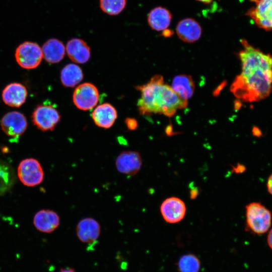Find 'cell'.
I'll list each match as a JSON object with an SVG mask.
<instances>
[{
  "mask_svg": "<svg viewBox=\"0 0 272 272\" xmlns=\"http://www.w3.org/2000/svg\"><path fill=\"white\" fill-rule=\"evenodd\" d=\"M243 49L238 53L241 72L230 90L237 98L257 101L268 96L272 90V55L266 54L241 39Z\"/></svg>",
  "mask_w": 272,
  "mask_h": 272,
  "instance_id": "cell-1",
  "label": "cell"
},
{
  "mask_svg": "<svg viewBox=\"0 0 272 272\" xmlns=\"http://www.w3.org/2000/svg\"><path fill=\"white\" fill-rule=\"evenodd\" d=\"M135 88L141 94L137 106L142 115L161 114L172 117L187 105V101L165 84L161 75L153 76L148 82Z\"/></svg>",
  "mask_w": 272,
  "mask_h": 272,
  "instance_id": "cell-2",
  "label": "cell"
},
{
  "mask_svg": "<svg viewBox=\"0 0 272 272\" xmlns=\"http://www.w3.org/2000/svg\"><path fill=\"white\" fill-rule=\"evenodd\" d=\"M246 218L248 228L255 234L265 233L271 225L270 211L259 202H251L246 206Z\"/></svg>",
  "mask_w": 272,
  "mask_h": 272,
  "instance_id": "cell-3",
  "label": "cell"
},
{
  "mask_svg": "<svg viewBox=\"0 0 272 272\" xmlns=\"http://www.w3.org/2000/svg\"><path fill=\"white\" fill-rule=\"evenodd\" d=\"M58 111L50 104H39L33 111L31 118L33 124L43 131L52 130L60 121Z\"/></svg>",
  "mask_w": 272,
  "mask_h": 272,
  "instance_id": "cell-4",
  "label": "cell"
},
{
  "mask_svg": "<svg viewBox=\"0 0 272 272\" xmlns=\"http://www.w3.org/2000/svg\"><path fill=\"white\" fill-rule=\"evenodd\" d=\"M43 57L42 49L36 43L26 41L16 49L15 58L18 64L25 69L37 67Z\"/></svg>",
  "mask_w": 272,
  "mask_h": 272,
  "instance_id": "cell-5",
  "label": "cell"
},
{
  "mask_svg": "<svg viewBox=\"0 0 272 272\" xmlns=\"http://www.w3.org/2000/svg\"><path fill=\"white\" fill-rule=\"evenodd\" d=\"M255 5L246 13L258 28L272 31V0H250Z\"/></svg>",
  "mask_w": 272,
  "mask_h": 272,
  "instance_id": "cell-6",
  "label": "cell"
},
{
  "mask_svg": "<svg viewBox=\"0 0 272 272\" xmlns=\"http://www.w3.org/2000/svg\"><path fill=\"white\" fill-rule=\"evenodd\" d=\"M18 175L23 184L28 186L39 184L44 178V172L40 163L33 158L26 159L20 162Z\"/></svg>",
  "mask_w": 272,
  "mask_h": 272,
  "instance_id": "cell-7",
  "label": "cell"
},
{
  "mask_svg": "<svg viewBox=\"0 0 272 272\" xmlns=\"http://www.w3.org/2000/svg\"><path fill=\"white\" fill-rule=\"evenodd\" d=\"M99 98L97 87L90 83L79 85L73 95V102L79 109L88 110L92 109L97 104Z\"/></svg>",
  "mask_w": 272,
  "mask_h": 272,
  "instance_id": "cell-8",
  "label": "cell"
},
{
  "mask_svg": "<svg viewBox=\"0 0 272 272\" xmlns=\"http://www.w3.org/2000/svg\"><path fill=\"white\" fill-rule=\"evenodd\" d=\"M28 123L26 117L18 111H11L4 115L1 121L3 131L11 137H19L26 130Z\"/></svg>",
  "mask_w": 272,
  "mask_h": 272,
  "instance_id": "cell-9",
  "label": "cell"
},
{
  "mask_svg": "<svg viewBox=\"0 0 272 272\" xmlns=\"http://www.w3.org/2000/svg\"><path fill=\"white\" fill-rule=\"evenodd\" d=\"M115 163L119 172L129 176H133L140 170L142 160L138 152L125 151L118 155Z\"/></svg>",
  "mask_w": 272,
  "mask_h": 272,
  "instance_id": "cell-10",
  "label": "cell"
},
{
  "mask_svg": "<svg viewBox=\"0 0 272 272\" xmlns=\"http://www.w3.org/2000/svg\"><path fill=\"white\" fill-rule=\"evenodd\" d=\"M186 206L183 200L177 197H170L163 201L160 212L167 223L174 224L181 221L186 214Z\"/></svg>",
  "mask_w": 272,
  "mask_h": 272,
  "instance_id": "cell-11",
  "label": "cell"
},
{
  "mask_svg": "<svg viewBox=\"0 0 272 272\" xmlns=\"http://www.w3.org/2000/svg\"><path fill=\"white\" fill-rule=\"evenodd\" d=\"M76 230L78 239L83 243L88 244L96 242L101 232L99 223L91 217L81 219L78 223Z\"/></svg>",
  "mask_w": 272,
  "mask_h": 272,
  "instance_id": "cell-12",
  "label": "cell"
},
{
  "mask_svg": "<svg viewBox=\"0 0 272 272\" xmlns=\"http://www.w3.org/2000/svg\"><path fill=\"white\" fill-rule=\"evenodd\" d=\"M178 37L183 41L192 43L197 41L201 37L202 28L195 20L187 18L180 20L176 28Z\"/></svg>",
  "mask_w": 272,
  "mask_h": 272,
  "instance_id": "cell-13",
  "label": "cell"
},
{
  "mask_svg": "<svg viewBox=\"0 0 272 272\" xmlns=\"http://www.w3.org/2000/svg\"><path fill=\"white\" fill-rule=\"evenodd\" d=\"M33 224L40 232L49 233L53 232L59 226L60 218L53 211L42 210L35 214Z\"/></svg>",
  "mask_w": 272,
  "mask_h": 272,
  "instance_id": "cell-14",
  "label": "cell"
},
{
  "mask_svg": "<svg viewBox=\"0 0 272 272\" xmlns=\"http://www.w3.org/2000/svg\"><path fill=\"white\" fill-rule=\"evenodd\" d=\"M27 97L26 87L19 83H12L8 85L3 90L2 98L7 105L19 107L23 105Z\"/></svg>",
  "mask_w": 272,
  "mask_h": 272,
  "instance_id": "cell-15",
  "label": "cell"
},
{
  "mask_svg": "<svg viewBox=\"0 0 272 272\" xmlns=\"http://www.w3.org/2000/svg\"><path fill=\"white\" fill-rule=\"evenodd\" d=\"M65 50L69 57L78 63H85L90 59L91 50L87 43L80 38H73L66 43Z\"/></svg>",
  "mask_w": 272,
  "mask_h": 272,
  "instance_id": "cell-16",
  "label": "cell"
},
{
  "mask_svg": "<svg viewBox=\"0 0 272 272\" xmlns=\"http://www.w3.org/2000/svg\"><path fill=\"white\" fill-rule=\"evenodd\" d=\"M92 117L98 126L109 128L112 126L117 119V112L111 104L105 103L95 108L92 113Z\"/></svg>",
  "mask_w": 272,
  "mask_h": 272,
  "instance_id": "cell-17",
  "label": "cell"
},
{
  "mask_svg": "<svg viewBox=\"0 0 272 272\" xmlns=\"http://www.w3.org/2000/svg\"><path fill=\"white\" fill-rule=\"evenodd\" d=\"M172 18V14L168 9L159 6L150 11L148 15L147 21L153 30L162 31L170 26Z\"/></svg>",
  "mask_w": 272,
  "mask_h": 272,
  "instance_id": "cell-18",
  "label": "cell"
},
{
  "mask_svg": "<svg viewBox=\"0 0 272 272\" xmlns=\"http://www.w3.org/2000/svg\"><path fill=\"white\" fill-rule=\"evenodd\" d=\"M42 49L45 60L51 63H58L64 57L65 47L58 39L51 38L43 44Z\"/></svg>",
  "mask_w": 272,
  "mask_h": 272,
  "instance_id": "cell-19",
  "label": "cell"
},
{
  "mask_svg": "<svg viewBox=\"0 0 272 272\" xmlns=\"http://www.w3.org/2000/svg\"><path fill=\"white\" fill-rule=\"evenodd\" d=\"M171 87L181 98L187 101L192 96L195 89L192 77L187 75L174 77Z\"/></svg>",
  "mask_w": 272,
  "mask_h": 272,
  "instance_id": "cell-20",
  "label": "cell"
},
{
  "mask_svg": "<svg viewBox=\"0 0 272 272\" xmlns=\"http://www.w3.org/2000/svg\"><path fill=\"white\" fill-rule=\"evenodd\" d=\"M84 75L81 67L74 63L66 65L61 71L60 80L66 87H74L83 79Z\"/></svg>",
  "mask_w": 272,
  "mask_h": 272,
  "instance_id": "cell-21",
  "label": "cell"
},
{
  "mask_svg": "<svg viewBox=\"0 0 272 272\" xmlns=\"http://www.w3.org/2000/svg\"><path fill=\"white\" fill-rule=\"evenodd\" d=\"M200 266L199 259L192 253L182 255L177 262L178 272H199Z\"/></svg>",
  "mask_w": 272,
  "mask_h": 272,
  "instance_id": "cell-22",
  "label": "cell"
},
{
  "mask_svg": "<svg viewBox=\"0 0 272 272\" xmlns=\"http://www.w3.org/2000/svg\"><path fill=\"white\" fill-rule=\"evenodd\" d=\"M126 4V0H100V7L102 11L110 16L120 13Z\"/></svg>",
  "mask_w": 272,
  "mask_h": 272,
  "instance_id": "cell-23",
  "label": "cell"
},
{
  "mask_svg": "<svg viewBox=\"0 0 272 272\" xmlns=\"http://www.w3.org/2000/svg\"><path fill=\"white\" fill-rule=\"evenodd\" d=\"M13 182L14 177L9 167L0 163V195L10 189Z\"/></svg>",
  "mask_w": 272,
  "mask_h": 272,
  "instance_id": "cell-24",
  "label": "cell"
},
{
  "mask_svg": "<svg viewBox=\"0 0 272 272\" xmlns=\"http://www.w3.org/2000/svg\"><path fill=\"white\" fill-rule=\"evenodd\" d=\"M125 123L129 130H135L138 128V121L133 118H126L125 120Z\"/></svg>",
  "mask_w": 272,
  "mask_h": 272,
  "instance_id": "cell-25",
  "label": "cell"
},
{
  "mask_svg": "<svg viewBox=\"0 0 272 272\" xmlns=\"http://www.w3.org/2000/svg\"><path fill=\"white\" fill-rule=\"evenodd\" d=\"M233 169L236 173H238L243 172L245 170V168L243 165L238 164L236 167H233Z\"/></svg>",
  "mask_w": 272,
  "mask_h": 272,
  "instance_id": "cell-26",
  "label": "cell"
},
{
  "mask_svg": "<svg viewBox=\"0 0 272 272\" xmlns=\"http://www.w3.org/2000/svg\"><path fill=\"white\" fill-rule=\"evenodd\" d=\"M267 188L269 193L272 194V174L269 177L267 182Z\"/></svg>",
  "mask_w": 272,
  "mask_h": 272,
  "instance_id": "cell-27",
  "label": "cell"
},
{
  "mask_svg": "<svg viewBox=\"0 0 272 272\" xmlns=\"http://www.w3.org/2000/svg\"><path fill=\"white\" fill-rule=\"evenodd\" d=\"M173 34V32L169 29H166L162 31V35L165 37H168L172 36Z\"/></svg>",
  "mask_w": 272,
  "mask_h": 272,
  "instance_id": "cell-28",
  "label": "cell"
},
{
  "mask_svg": "<svg viewBox=\"0 0 272 272\" xmlns=\"http://www.w3.org/2000/svg\"><path fill=\"white\" fill-rule=\"evenodd\" d=\"M267 243L269 247L272 249V229L269 231L267 236Z\"/></svg>",
  "mask_w": 272,
  "mask_h": 272,
  "instance_id": "cell-29",
  "label": "cell"
},
{
  "mask_svg": "<svg viewBox=\"0 0 272 272\" xmlns=\"http://www.w3.org/2000/svg\"><path fill=\"white\" fill-rule=\"evenodd\" d=\"M59 272H76L75 270L71 267H65L61 268Z\"/></svg>",
  "mask_w": 272,
  "mask_h": 272,
  "instance_id": "cell-30",
  "label": "cell"
},
{
  "mask_svg": "<svg viewBox=\"0 0 272 272\" xmlns=\"http://www.w3.org/2000/svg\"><path fill=\"white\" fill-rule=\"evenodd\" d=\"M198 2H200L201 3H202L205 4H209L212 3L213 0H196Z\"/></svg>",
  "mask_w": 272,
  "mask_h": 272,
  "instance_id": "cell-31",
  "label": "cell"
}]
</instances>
